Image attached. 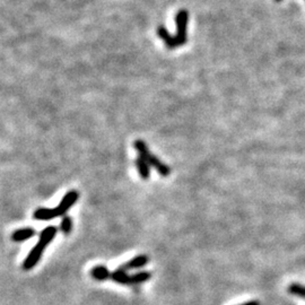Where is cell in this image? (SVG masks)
<instances>
[{"instance_id": "cell-10", "label": "cell", "mask_w": 305, "mask_h": 305, "mask_svg": "<svg viewBox=\"0 0 305 305\" xmlns=\"http://www.w3.org/2000/svg\"><path fill=\"white\" fill-rule=\"evenodd\" d=\"M151 278H152V273L144 270V272H138V273L131 274V283L132 285L143 284L150 280Z\"/></svg>"}, {"instance_id": "cell-12", "label": "cell", "mask_w": 305, "mask_h": 305, "mask_svg": "<svg viewBox=\"0 0 305 305\" xmlns=\"http://www.w3.org/2000/svg\"><path fill=\"white\" fill-rule=\"evenodd\" d=\"M288 293L294 296H299L302 297V299H305V286L302 284L293 283L288 286Z\"/></svg>"}, {"instance_id": "cell-1", "label": "cell", "mask_w": 305, "mask_h": 305, "mask_svg": "<svg viewBox=\"0 0 305 305\" xmlns=\"http://www.w3.org/2000/svg\"><path fill=\"white\" fill-rule=\"evenodd\" d=\"M57 233H58V228L56 226H52V225L43 228V230L41 231L39 242L33 246V249L30 250L28 257L23 261V269L28 272V270L33 269L34 267L39 264L45 249H47V246L52 242V240L56 238Z\"/></svg>"}, {"instance_id": "cell-13", "label": "cell", "mask_w": 305, "mask_h": 305, "mask_svg": "<svg viewBox=\"0 0 305 305\" xmlns=\"http://www.w3.org/2000/svg\"><path fill=\"white\" fill-rule=\"evenodd\" d=\"M240 305H260V303H259V301H249V302L242 303Z\"/></svg>"}, {"instance_id": "cell-2", "label": "cell", "mask_w": 305, "mask_h": 305, "mask_svg": "<svg viewBox=\"0 0 305 305\" xmlns=\"http://www.w3.org/2000/svg\"><path fill=\"white\" fill-rule=\"evenodd\" d=\"M133 148H135L136 152H138V156L143 157L145 161L150 164V166L152 167V169L161 175V177L163 178L170 177L171 172H172V171H171V167L163 161H161L157 156L152 154L150 147H148V145L145 143L143 139L135 140V143H133Z\"/></svg>"}, {"instance_id": "cell-11", "label": "cell", "mask_w": 305, "mask_h": 305, "mask_svg": "<svg viewBox=\"0 0 305 305\" xmlns=\"http://www.w3.org/2000/svg\"><path fill=\"white\" fill-rule=\"evenodd\" d=\"M72 226H74V222L70 216H63L60 222V231L62 232L64 235H69L72 231Z\"/></svg>"}, {"instance_id": "cell-6", "label": "cell", "mask_w": 305, "mask_h": 305, "mask_svg": "<svg viewBox=\"0 0 305 305\" xmlns=\"http://www.w3.org/2000/svg\"><path fill=\"white\" fill-rule=\"evenodd\" d=\"M111 279L114 281V283H118L120 285H132L131 274H129L128 270L122 268V267L113 270Z\"/></svg>"}, {"instance_id": "cell-9", "label": "cell", "mask_w": 305, "mask_h": 305, "mask_svg": "<svg viewBox=\"0 0 305 305\" xmlns=\"http://www.w3.org/2000/svg\"><path fill=\"white\" fill-rule=\"evenodd\" d=\"M135 166H136L137 171H138L140 178H142L143 180H148V179H150L151 166H150V164L145 161L143 157L138 156V157L135 159Z\"/></svg>"}, {"instance_id": "cell-5", "label": "cell", "mask_w": 305, "mask_h": 305, "mask_svg": "<svg viewBox=\"0 0 305 305\" xmlns=\"http://www.w3.org/2000/svg\"><path fill=\"white\" fill-rule=\"evenodd\" d=\"M150 262V258L146 254H139L136 255L135 258H132L131 260H129L125 262L124 265H122V268H124L125 270H136V269H140L145 267L146 265H148Z\"/></svg>"}, {"instance_id": "cell-3", "label": "cell", "mask_w": 305, "mask_h": 305, "mask_svg": "<svg viewBox=\"0 0 305 305\" xmlns=\"http://www.w3.org/2000/svg\"><path fill=\"white\" fill-rule=\"evenodd\" d=\"M78 199H79V192L77 190H69V191L64 194L62 199L60 200L59 205L55 208L57 214H58V216L59 217L66 216V214L69 212V209L71 207H74Z\"/></svg>"}, {"instance_id": "cell-4", "label": "cell", "mask_w": 305, "mask_h": 305, "mask_svg": "<svg viewBox=\"0 0 305 305\" xmlns=\"http://www.w3.org/2000/svg\"><path fill=\"white\" fill-rule=\"evenodd\" d=\"M90 274L94 280L105 281L111 279L112 272H110L108 267L104 265H97L91 269Z\"/></svg>"}, {"instance_id": "cell-8", "label": "cell", "mask_w": 305, "mask_h": 305, "mask_svg": "<svg viewBox=\"0 0 305 305\" xmlns=\"http://www.w3.org/2000/svg\"><path fill=\"white\" fill-rule=\"evenodd\" d=\"M35 230L33 227H24L20 228V230H16L11 234V240L14 242H24L26 240L32 239L34 235H35Z\"/></svg>"}, {"instance_id": "cell-7", "label": "cell", "mask_w": 305, "mask_h": 305, "mask_svg": "<svg viewBox=\"0 0 305 305\" xmlns=\"http://www.w3.org/2000/svg\"><path fill=\"white\" fill-rule=\"evenodd\" d=\"M34 219L36 220H51L55 218H58V214H57L55 208H45L40 207L37 208L33 214Z\"/></svg>"}, {"instance_id": "cell-14", "label": "cell", "mask_w": 305, "mask_h": 305, "mask_svg": "<svg viewBox=\"0 0 305 305\" xmlns=\"http://www.w3.org/2000/svg\"><path fill=\"white\" fill-rule=\"evenodd\" d=\"M277 1H280V0H277Z\"/></svg>"}]
</instances>
